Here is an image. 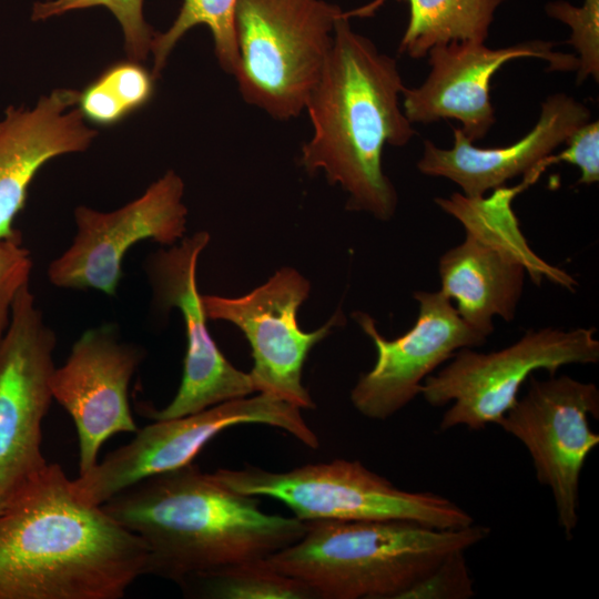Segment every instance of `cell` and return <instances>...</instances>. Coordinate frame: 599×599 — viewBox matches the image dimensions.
Masks as SVG:
<instances>
[{"mask_svg": "<svg viewBox=\"0 0 599 599\" xmlns=\"http://www.w3.org/2000/svg\"><path fill=\"white\" fill-rule=\"evenodd\" d=\"M148 573L142 539L80 499L58 464L0 512V599H119Z\"/></svg>", "mask_w": 599, "mask_h": 599, "instance_id": "1", "label": "cell"}, {"mask_svg": "<svg viewBox=\"0 0 599 599\" xmlns=\"http://www.w3.org/2000/svg\"><path fill=\"white\" fill-rule=\"evenodd\" d=\"M404 83L395 59L355 32L343 16L305 110L313 126L300 164L308 174L323 172L347 194V210L388 221L397 192L383 171L386 144L403 146L415 130L399 106Z\"/></svg>", "mask_w": 599, "mask_h": 599, "instance_id": "2", "label": "cell"}, {"mask_svg": "<svg viewBox=\"0 0 599 599\" xmlns=\"http://www.w3.org/2000/svg\"><path fill=\"white\" fill-rule=\"evenodd\" d=\"M101 506L145 544L148 575L177 583L266 558L306 531V521L262 511L258 497L229 489L193 463L138 481Z\"/></svg>", "mask_w": 599, "mask_h": 599, "instance_id": "3", "label": "cell"}, {"mask_svg": "<svg viewBox=\"0 0 599 599\" xmlns=\"http://www.w3.org/2000/svg\"><path fill=\"white\" fill-rule=\"evenodd\" d=\"M489 535L476 525L438 529L407 520H314L266 561L323 599H397L446 556Z\"/></svg>", "mask_w": 599, "mask_h": 599, "instance_id": "4", "label": "cell"}, {"mask_svg": "<svg viewBox=\"0 0 599 599\" xmlns=\"http://www.w3.org/2000/svg\"><path fill=\"white\" fill-rule=\"evenodd\" d=\"M342 12L325 0H237L234 77L244 101L276 120L301 114Z\"/></svg>", "mask_w": 599, "mask_h": 599, "instance_id": "5", "label": "cell"}, {"mask_svg": "<svg viewBox=\"0 0 599 599\" xmlns=\"http://www.w3.org/2000/svg\"><path fill=\"white\" fill-rule=\"evenodd\" d=\"M211 475L235 493L283 502L303 521L407 520L438 529L475 522L447 497L403 490L358 460L335 459L282 473L245 465Z\"/></svg>", "mask_w": 599, "mask_h": 599, "instance_id": "6", "label": "cell"}, {"mask_svg": "<svg viewBox=\"0 0 599 599\" xmlns=\"http://www.w3.org/2000/svg\"><path fill=\"white\" fill-rule=\"evenodd\" d=\"M595 327L527 331L516 343L490 353L461 348L440 370L427 376L420 395L432 406L453 403L439 428L484 429L517 402L522 384L537 370L550 376L567 365L599 362Z\"/></svg>", "mask_w": 599, "mask_h": 599, "instance_id": "7", "label": "cell"}, {"mask_svg": "<svg viewBox=\"0 0 599 599\" xmlns=\"http://www.w3.org/2000/svg\"><path fill=\"white\" fill-rule=\"evenodd\" d=\"M245 424L276 427L309 448L319 446L301 408L260 393L139 428L128 444L109 453L87 474L72 479L73 489L83 501L101 506L138 481L191 464L223 430Z\"/></svg>", "mask_w": 599, "mask_h": 599, "instance_id": "8", "label": "cell"}, {"mask_svg": "<svg viewBox=\"0 0 599 599\" xmlns=\"http://www.w3.org/2000/svg\"><path fill=\"white\" fill-rule=\"evenodd\" d=\"M526 394L498 420L529 453L537 480L552 494L557 521L570 539L579 521V481L599 435L589 417L599 418V389L567 375L530 376Z\"/></svg>", "mask_w": 599, "mask_h": 599, "instance_id": "9", "label": "cell"}, {"mask_svg": "<svg viewBox=\"0 0 599 599\" xmlns=\"http://www.w3.org/2000/svg\"><path fill=\"white\" fill-rule=\"evenodd\" d=\"M54 332L44 322L29 283L18 292L0 338V498L41 473L42 422L53 400Z\"/></svg>", "mask_w": 599, "mask_h": 599, "instance_id": "10", "label": "cell"}, {"mask_svg": "<svg viewBox=\"0 0 599 599\" xmlns=\"http://www.w3.org/2000/svg\"><path fill=\"white\" fill-rule=\"evenodd\" d=\"M308 294L309 282L296 270L283 267L244 296H201L207 319L227 321L247 338L254 361L248 373L254 392L278 397L301 409L315 408L302 383L308 353L333 327L345 323L338 309L321 328L302 331L297 312Z\"/></svg>", "mask_w": 599, "mask_h": 599, "instance_id": "11", "label": "cell"}, {"mask_svg": "<svg viewBox=\"0 0 599 599\" xmlns=\"http://www.w3.org/2000/svg\"><path fill=\"white\" fill-rule=\"evenodd\" d=\"M183 193L182 179L167 171L140 197L115 211L78 206L77 233L69 248L50 263L49 281L62 288H93L114 295L123 258L134 244L152 240L172 245L183 237L187 215Z\"/></svg>", "mask_w": 599, "mask_h": 599, "instance_id": "12", "label": "cell"}, {"mask_svg": "<svg viewBox=\"0 0 599 599\" xmlns=\"http://www.w3.org/2000/svg\"><path fill=\"white\" fill-rule=\"evenodd\" d=\"M418 315L405 334L385 338L374 318L364 312L352 315L373 341L377 358L351 392L354 407L370 419L384 420L420 394L427 376L461 348L484 345L487 337L470 327L440 291H415Z\"/></svg>", "mask_w": 599, "mask_h": 599, "instance_id": "13", "label": "cell"}, {"mask_svg": "<svg viewBox=\"0 0 599 599\" xmlns=\"http://www.w3.org/2000/svg\"><path fill=\"white\" fill-rule=\"evenodd\" d=\"M210 234L201 231L156 253L149 265L154 300L162 309L177 307L185 323L186 354L180 387L161 409L144 407L154 420L202 412L254 392L248 373L235 368L222 354L206 327V316L196 286V265Z\"/></svg>", "mask_w": 599, "mask_h": 599, "instance_id": "14", "label": "cell"}, {"mask_svg": "<svg viewBox=\"0 0 599 599\" xmlns=\"http://www.w3.org/2000/svg\"><path fill=\"white\" fill-rule=\"evenodd\" d=\"M143 356L109 324L85 331L67 361L54 368L51 390L75 426L80 475L98 464L100 448L110 437L139 429L130 408L129 386Z\"/></svg>", "mask_w": 599, "mask_h": 599, "instance_id": "15", "label": "cell"}, {"mask_svg": "<svg viewBox=\"0 0 599 599\" xmlns=\"http://www.w3.org/2000/svg\"><path fill=\"white\" fill-rule=\"evenodd\" d=\"M552 43L534 40L491 49L480 42L454 41L428 51L430 72L418 88H404L403 111L409 122L455 119L470 140L483 139L495 122L490 80L501 65L518 58H539L550 70L578 69V58L551 50Z\"/></svg>", "mask_w": 599, "mask_h": 599, "instance_id": "16", "label": "cell"}, {"mask_svg": "<svg viewBox=\"0 0 599 599\" xmlns=\"http://www.w3.org/2000/svg\"><path fill=\"white\" fill-rule=\"evenodd\" d=\"M590 119L589 109L565 93L549 95L541 104L536 125L505 148H478L460 129H454V145L440 149L424 141L417 169L425 175L446 177L469 197L505 185L518 175L549 166L547 158Z\"/></svg>", "mask_w": 599, "mask_h": 599, "instance_id": "17", "label": "cell"}, {"mask_svg": "<svg viewBox=\"0 0 599 599\" xmlns=\"http://www.w3.org/2000/svg\"><path fill=\"white\" fill-rule=\"evenodd\" d=\"M80 92L57 89L33 109L9 106L0 121V241L13 229L28 187L51 159L84 151L97 135L85 125L78 104Z\"/></svg>", "mask_w": 599, "mask_h": 599, "instance_id": "18", "label": "cell"}, {"mask_svg": "<svg viewBox=\"0 0 599 599\" xmlns=\"http://www.w3.org/2000/svg\"><path fill=\"white\" fill-rule=\"evenodd\" d=\"M440 292L460 317L488 337L494 317L515 318L522 296L526 268L506 253L466 234L465 240L439 258Z\"/></svg>", "mask_w": 599, "mask_h": 599, "instance_id": "19", "label": "cell"}, {"mask_svg": "<svg viewBox=\"0 0 599 599\" xmlns=\"http://www.w3.org/2000/svg\"><path fill=\"white\" fill-rule=\"evenodd\" d=\"M544 171L545 167H537L526 174L520 184L496 187L489 196L469 197L456 192L448 197H436L435 203L459 221L466 234L521 263L534 283L540 284L546 278L573 292L578 282L568 272L547 263L530 248L511 206L515 196L535 183Z\"/></svg>", "mask_w": 599, "mask_h": 599, "instance_id": "20", "label": "cell"}, {"mask_svg": "<svg viewBox=\"0 0 599 599\" xmlns=\"http://www.w3.org/2000/svg\"><path fill=\"white\" fill-rule=\"evenodd\" d=\"M385 0H375L343 16L370 14ZM409 4L408 26L399 52L413 59L425 57L438 44L454 41L484 43L488 38L495 11L502 0H406Z\"/></svg>", "mask_w": 599, "mask_h": 599, "instance_id": "21", "label": "cell"}, {"mask_svg": "<svg viewBox=\"0 0 599 599\" xmlns=\"http://www.w3.org/2000/svg\"><path fill=\"white\" fill-rule=\"evenodd\" d=\"M192 597L211 599H313L302 581L274 569L265 558L195 573L179 583Z\"/></svg>", "mask_w": 599, "mask_h": 599, "instance_id": "22", "label": "cell"}, {"mask_svg": "<svg viewBox=\"0 0 599 599\" xmlns=\"http://www.w3.org/2000/svg\"><path fill=\"white\" fill-rule=\"evenodd\" d=\"M237 0H183L181 9L165 32H155L151 45L152 75L159 77L180 39L199 24L206 26L213 37L220 67L235 75L238 53L235 38V7Z\"/></svg>", "mask_w": 599, "mask_h": 599, "instance_id": "23", "label": "cell"}, {"mask_svg": "<svg viewBox=\"0 0 599 599\" xmlns=\"http://www.w3.org/2000/svg\"><path fill=\"white\" fill-rule=\"evenodd\" d=\"M142 4L143 0H50L34 3L31 19L41 21L73 10L104 7L122 27L128 57L138 62L151 52L155 33L143 18Z\"/></svg>", "mask_w": 599, "mask_h": 599, "instance_id": "24", "label": "cell"}, {"mask_svg": "<svg viewBox=\"0 0 599 599\" xmlns=\"http://www.w3.org/2000/svg\"><path fill=\"white\" fill-rule=\"evenodd\" d=\"M549 17L571 30L568 41L578 52L577 83L592 77L599 79V0H583L581 7L558 0L546 4Z\"/></svg>", "mask_w": 599, "mask_h": 599, "instance_id": "25", "label": "cell"}, {"mask_svg": "<svg viewBox=\"0 0 599 599\" xmlns=\"http://www.w3.org/2000/svg\"><path fill=\"white\" fill-rule=\"evenodd\" d=\"M466 550L446 556L432 571L420 578L397 599H469L474 581L465 559Z\"/></svg>", "mask_w": 599, "mask_h": 599, "instance_id": "26", "label": "cell"}, {"mask_svg": "<svg viewBox=\"0 0 599 599\" xmlns=\"http://www.w3.org/2000/svg\"><path fill=\"white\" fill-rule=\"evenodd\" d=\"M31 270L32 260L19 232L0 241V338L8 328L18 292L29 283Z\"/></svg>", "mask_w": 599, "mask_h": 599, "instance_id": "27", "label": "cell"}, {"mask_svg": "<svg viewBox=\"0 0 599 599\" xmlns=\"http://www.w3.org/2000/svg\"><path fill=\"white\" fill-rule=\"evenodd\" d=\"M99 79L118 98L129 114L145 105L153 95L154 77L136 61L115 63Z\"/></svg>", "mask_w": 599, "mask_h": 599, "instance_id": "28", "label": "cell"}, {"mask_svg": "<svg viewBox=\"0 0 599 599\" xmlns=\"http://www.w3.org/2000/svg\"><path fill=\"white\" fill-rule=\"evenodd\" d=\"M567 148L557 155H549V165L560 161L580 169L578 184H592L599 181V121H588L575 130L565 141Z\"/></svg>", "mask_w": 599, "mask_h": 599, "instance_id": "29", "label": "cell"}, {"mask_svg": "<svg viewBox=\"0 0 599 599\" xmlns=\"http://www.w3.org/2000/svg\"><path fill=\"white\" fill-rule=\"evenodd\" d=\"M78 104L83 119L98 125L114 124L129 114L99 78L79 94Z\"/></svg>", "mask_w": 599, "mask_h": 599, "instance_id": "30", "label": "cell"}, {"mask_svg": "<svg viewBox=\"0 0 599 599\" xmlns=\"http://www.w3.org/2000/svg\"><path fill=\"white\" fill-rule=\"evenodd\" d=\"M13 495V494H12ZM11 496L9 497H3V498H0V512L3 510V508L6 507V505L8 504L9 499H10Z\"/></svg>", "mask_w": 599, "mask_h": 599, "instance_id": "31", "label": "cell"}]
</instances>
